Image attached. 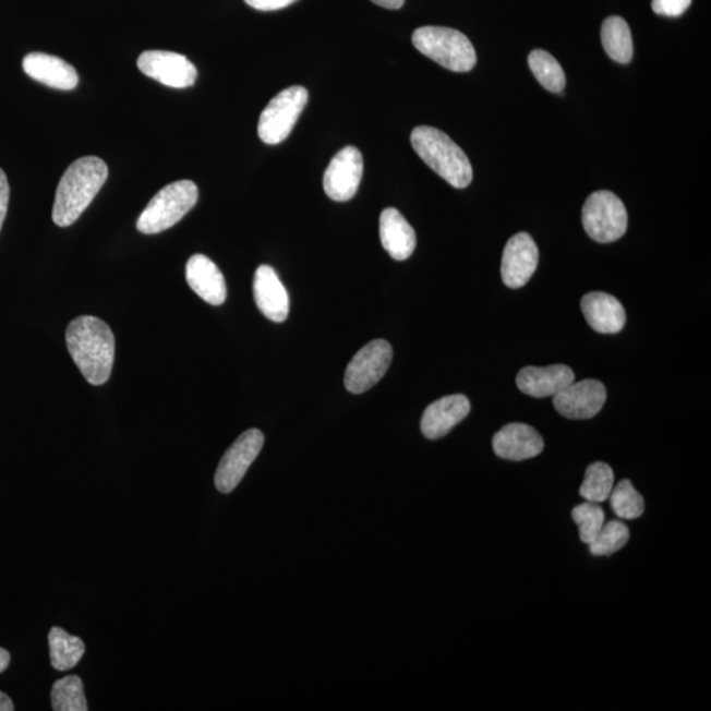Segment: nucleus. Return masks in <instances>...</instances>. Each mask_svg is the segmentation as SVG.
Segmentation results:
<instances>
[{
  "instance_id": "f257e3e1",
  "label": "nucleus",
  "mask_w": 711,
  "mask_h": 711,
  "mask_svg": "<svg viewBox=\"0 0 711 711\" xmlns=\"http://www.w3.org/2000/svg\"><path fill=\"white\" fill-rule=\"evenodd\" d=\"M67 347L88 384L100 386L109 381L116 338L104 321L91 315L74 320L67 329Z\"/></svg>"
},
{
  "instance_id": "f03ea898",
  "label": "nucleus",
  "mask_w": 711,
  "mask_h": 711,
  "mask_svg": "<svg viewBox=\"0 0 711 711\" xmlns=\"http://www.w3.org/2000/svg\"><path fill=\"white\" fill-rule=\"evenodd\" d=\"M107 177L109 168L99 157H82L70 165L57 188L52 213L55 225L69 227L75 224L104 188Z\"/></svg>"
},
{
  "instance_id": "7ed1b4c3",
  "label": "nucleus",
  "mask_w": 711,
  "mask_h": 711,
  "mask_svg": "<svg viewBox=\"0 0 711 711\" xmlns=\"http://www.w3.org/2000/svg\"><path fill=\"white\" fill-rule=\"evenodd\" d=\"M417 155L455 189H466L473 180L472 164L453 138L434 126L421 125L411 132Z\"/></svg>"
},
{
  "instance_id": "20e7f679",
  "label": "nucleus",
  "mask_w": 711,
  "mask_h": 711,
  "mask_svg": "<svg viewBox=\"0 0 711 711\" xmlns=\"http://www.w3.org/2000/svg\"><path fill=\"white\" fill-rule=\"evenodd\" d=\"M412 44L419 52L450 72H469L478 62L472 43L465 34L453 28L434 25L418 28L412 34Z\"/></svg>"
},
{
  "instance_id": "39448f33",
  "label": "nucleus",
  "mask_w": 711,
  "mask_h": 711,
  "mask_svg": "<svg viewBox=\"0 0 711 711\" xmlns=\"http://www.w3.org/2000/svg\"><path fill=\"white\" fill-rule=\"evenodd\" d=\"M198 188L193 181L170 183L158 192L137 219V230L156 234L178 224L198 202Z\"/></svg>"
},
{
  "instance_id": "423d86ee",
  "label": "nucleus",
  "mask_w": 711,
  "mask_h": 711,
  "mask_svg": "<svg viewBox=\"0 0 711 711\" xmlns=\"http://www.w3.org/2000/svg\"><path fill=\"white\" fill-rule=\"evenodd\" d=\"M308 100L309 93L302 86H291L277 94L260 117L258 137L269 145L285 142L293 131Z\"/></svg>"
},
{
  "instance_id": "0eeeda50",
  "label": "nucleus",
  "mask_w": 711,
  "mask_h": 711,
  "mask_svg": "<svg viewBox=\"0 0 711 711\" xmlns=\"http://www.w3.org/2000/svg\"><path fill=\"white\" fill-rule=\"evenodd\" d=\"M628 217L624 202L606 190L589 195L582 208V225L596 243L617 241L627 231Z\"/></svg>"
},
{
  "instance_id": "6e6552de",
  "label": "nucleus",
  "mask_w": 711,
  "mask_h": 711,
  "mask_svg": "<svg viewBox=\"0 0 711 711\" xmlns=\"http://www.w3.org/2000/svg\"><path fill=\"white\" fill-rule=\"evenodd\" d=\"M393 360V348L386 340L378 339L367 342L353 356L348 364L345 385L349 393L361 395L379 383L389 371Z\"/></svg>"
},
{
  "instance_id": "1a4fd4ad",
  "label": "nucleus",
  "mask_w": 711,
  "mask_h": 711,
  "mask_svg": "<svg viewBox=\"0 0 711 711\" xmlns=\"http://www.w3.org/2000/svg\"><path fill=\"white\" fill-rule=\"evenodd\" d=\"M262 431L252 429L241 434L219 462L215 473V486L224 494L234 491L244 479L248 469L257 459L264 447Z\"/></svg>"
},
{
  "instance_id": "9d476101",
  "label": "nucleus",
  "mask_w": 711,
  "mask_h": 711,
  "mask_svg": "<svg viewBox=\"0 0 711 711\" xmlns=\"http://www.w3.org/2000/svg\"><path fill=\"white\" fill-rule=\"evenodd\" d=\"M364 158L356 147H346L335 155L323 176V189L328 198L347 202L358 193L363 178Z\"/></svg>"
},
{
  "instance_id": "9b49d317",
  "label": "nucleus",
  "mask_w": 711,
  "mask_h": 711,
  "mask_svg": "<svg viewBox=\"0 0 711 711\" xmlns=\"http://www.w3.org/2000/svg\"><path fill=\"white\" fill-rule=\"evenodd\" d=\"M137 67L147 77L173 88L193 86L198 77V70L185 56L167 50H147L138 57Z\"/></svg>"
},
{
  "instance_id": "f8f14e48",
  "label": "nucleus",
  "mask_w": 711,
  "mask_h": 711,
  "mask_svg": "<svg viewBox=\"0 0 711 711\" xmlns=\"http://www.w3.org/2000/svg\"><path fill=\"white\" fill-rule=\"evenodd\" d=\"M606 389L600 381L583 379L573 383L554 396V406L558 414L583 421L599 414L606 402Z\"/></svg>"
},
{
  "instance_id": "ddd939ff",
  "label": "nucleus",
  "mask_w": 711,
  "mask_h": 711,
  "mask_svg": "<svg viewBox=\"0 0 711 711\" xmlns=\"http://www.w3.org/2000/svg\"><path fill=\"white\" fill-rule=\"evenodd\" d=\"M539 264V250L531 234L520 232L507 241L503 256L504 284L507 288H523L535 273Z\"/></svg>"
},
{
  "instance_id": "4468645a",
  "label": "nucleus",
  "mask_w": 711,
  "mask_h": 711,
  "mask_svg": "<svg viewBox=\"0 0 711 711\" xmlns=\"http://www.w3.org/2000/svg\"><path fill=\"white\" fill-rule=\"evenodd\" d=\"M493 449L501 459L523 461L541 455L544 441L531 425L510 423L494 435Z\"/></svg>"
},
{
  "instance_id": "2eb2a0df",
  "label": "nucleus",
  "mask_w": 711,
  "mask_h": 711,
  "mask_svg": "<svg viewBox=\"0 0 711 711\" xmlns=\"http://www.w3.org/2000/svg\"><path fill=\"white\" fill-rule=\"evenodd\" d=\"M253 296L262 313L275 323H282L289 316V296L281 279L269 265L258 266L253 279Z\"/></svg>"
},
{
  "instance_id": "dca6fc26",
  "label": "nucleus",
  "mask_w": 711,
  "mask_h": 711,
  "mask_svg": "<svg viewBox=\"0 0 711 711\" xmlns=\"http://www.w3.org/2000/svg\"><path fill=\"white\" fill-rule=\"evenodd\" d=\"M471 412V402L466 396L454 395L437 399L425 409L421 429L427 439L436 441L446 436L456 424L465 421Z\"/></svg>"
},
{
  "instance_id": "f3484780",
  "label": "nucleus",
  "mask_w": 711,
  "mask_h": 711,
  "mask_svg": "<svg viewBox=\"0 0 711 711\" xmlns=\"http://www.w3.org/2000/svg\"><path fill=\"white\" fill-rule=\"evenodd\" d=\"M575 383V373L567 365L526 366L518 373L517 386L533 398L554 397Z\"/></svg>"
},
{
  "instance_id": "a211bd4d",
  "label": "nucleus",
  "mask_w": 711,
  "mask_h": 711,
  "mask_svg": "<svg viewBox=\"0 0 711 711\" xmlns=\"http://www.w3.org/2000/svg\"><path fill=\"white\" fill-rule=\"evenodd\" d=\"M186 279L194 293L213 306L227 300V285L217 264L205 255H194L186 264Z\"/></svg>"
},
{
  "instance_id": "6ab92c4d",
  "label": "nucleus",
  "mask_w": 711,
  "mask_h": 711,
  "mask_svg": "<svg viewBox=\"0 0 711 711\" xmlns=\"http://www.w3.org/2000/svg\"><path fill=\"white\" fill-rule=\"evenodd\" d=\"M23 69L32 80L57 91H73L79 85V74L69 62L47 53L24 57Z\"/></svg>"
},
{
  "instance_id": "aec40b11",
  "label": "nucleus",
  "mask_w": 711,
  "mask_h": 711,
  "mask_svg": "<svg viewBox=\"0 0 711 711\" xmlns=\"http://www.w3.org/2000/svg\"><path fill=\"white\" fill-rule=\"evenodd\" d=\"M581 310L588 325L600 334H618L626 325V311L617 298L593 291L583 296Z\"/></svg>"
},
{
  "instance_id": "412c9836",
  "label": "nucleus",
  "mask_w": 711,
  "mask_h": 711,
  "mask_svg": "<svg viewBox=\"0 0 711 711\" xmlns=\"http://www.w3.org/2000/svg\"><path fill=\"white\" fill-rule=\"evenodd\" d=\"M379 238L384 250L397 262H405L415 251L417 234L397 208H385L379 217Z\"/></svg>"
},
{
  "instance_id": "4be33fe9",
  "label": "nucleus",
  "mask_w": 711,
  "mask_h": 711,
  "mask_svg": "<svg viewBox=\"0 0 711 711\" xmlns=\"http://www.w3.org/2000/svg\"><path fill=\"white\" fill-rule=\"evenodd\" d=\"M50 664L56 671L65 672L74 668L84 658V640L67 632L61 627H53L48 635Z\"/></svg>"
},
{
  "instance_id": "5701e85b",
  "label": "nucleus",
  "mask_w": 711,
  "mask_h": 711,
  "mask_svg": "<svg viewBox=\"0 0 711 711\" xmlns=\"http://www.w3.org/2000/svg\"><path fill=\"white\" fill-rule=\"evenodd\" d=\"M601 40L607 56L615 62L628 63L632 60V36L625 19L607 17L602 24Z\"/></svg>"
},
{
  "instance_id": "b1692460",
  "label": "nucleus",
  "mask_w": 711,
  "mask_h": 711,
  "mask_svg": "<svg viewBox=\"0 0 711 711\" xmlns=\"http://www.w3.org/2000/svg\"><path fill=\"white\" fill-rule=\"evenodd\" d=\"M529 65L533 75L545 91L563 94L565 84L564 70L554 56L545 50H532L529 56Z\"/></svg>"
},
{
  "instance_id": "393cba45",
  "label": "nucleus",
  "mask_w": 711,
  "mask_h": 711,
  "mask_svg": "<svg viewBox=\"0 0 711 711\" xmlns=\"http://www.w3.org/2000/svg\"><path fill=\"white\" fill-rule=\"evenodd\" d=\"M614 487V472L606 462L590 465L580 487L581 497L589 503L601 504L608 499Z\"/></svg>"
},
{
  "instance_id": "a878e982",
  "label": "nucleus",
  "mask_w": 711,
  "mask_h": 711,
  "mask_svg": "<svg viewBox=\"0 0 711 711\" xmlns=\"http://www.w3.org/2000/svg\"><path fill=\"white\" fill-rule=\"evenodd\" d=\"M52 709L55 711H87L84 682L80 676H67L57 680L52 688Z\"/></svg>"
},
{
  "instance_id": "bb28decb",
  "label": "nucleus",
  "mask_w": 711,
  "mask_h": 711,
  "mask_svg": "<svg viewBox=\"0 0 711 711\" xmlns=\"http://www.w3.org/2000/svg\"><path fill=\"white\" fill-rule=\"evenodd\" d=\"M608 498H611L615 516L622 519H637L643 516L644 499L630 480H622L617 486L613 487Z\"/></svg>"
},
{
  "instance_id": "cd10ccee",
  "label": "nucleus",
  "mask_w": 711,
  "mask_h": 711,
  "mask_svg": "<svg viewBox=\"0 0 711 711\" xmlns=\"http://www.w3.org/2000/svg\"><path fill=\"white\" fill-rule=\"evenodd\" d=\"M628 539H630L628 527L620 520H612L602 526L599 535L589 544L590 554L593 556L613 555L625 547Z\"/></svg>"
},
{
  "instance_id": "c85d7f7f",
  "label": "nucleus",
  "mask_w": 711,
  "mask_h": 711,
  "mask_svg": "<svg viewBox=\"0 0 711 711\" xmlns=\"http://www.w3.org/2000/svg\"><path fill=\"white\" fill-rule=\"evenodd\" d=\"M575 523L579 526L580 539L583 543L590 544L605 525V513L602 507L594 503H583L573 510Z\"/></svg>"
},
{
  "instance_id": "c756f323",
  "label": "nucleus",
  "mask_w": 711,
  "mask_h": 711,
  "mask_svg": "<svg viewBox=\"0 0 711 711\" xmlns=\"http://www.w3.org/2000/svg\"><path fill=\"white\" fill-rule=\"evenodd\" d=\"M691 0H652V11L658 15L677 17L689 9Z\"/></svg>"
},
{
  "instance_id": "7c9ffc66",
  "label": "nucleus",
  "mask_w": 711,
  "mask_h": 711,
  "mask_svg": "<svg viewBox=\"0 0 711 711\" xmlns=\"http://www.w3.org/2000/svg\"><path fill=\"white\" fill-rule=\"evenodd\" d=\"M298 0H245L248 5L258 11H277L289 8Z\"/></svg>"
},
{
  "instance_id": "2f4dec72",
  "label": "nucleus",
  "mask_w": 711,
  "mask_h": 711,
  "mask_svg": "<svg viewBox=\"0 0 711 711\" xmlns=\"http://www.w3.org/2000/svg\"><path fill=\"white\" fill-rule=\"evenodd\" d=\"M9 201H10V185H9L8 176H5L4 171L0 169V230H2L5 215H8Z\"/></svg>"
},
{
  "instance_id": "473e14b6",
  "label": "nucleus",
  "mask_w": 711,
  "mask_h": 711,
  "mask_svg": "<svg viewBox=\"0 0 711 711\" xmlns=\"http://www.w3.org/2000/svg\"><path fill=\"white\" fill-rule=\"evenodd\" d=\"M372 2L387 10H399L402 8L405 0H372Z\"/></svg>"
},
{
  "instance_id": "72a5a7b5",
  "label": "nucleus",
  "mask_w": 711,
  "mask_h": 711,
  "mask_svg": "<svg viewBox=\"0 0 711 711\" xmlns=\"http://www.w3.org/2000/svg\"><path fill=\"white\" fill-rule=\"evenodd\" d=\"M15 704L12 702L11 698L0 691V711H14Z\"/></svg>"
},
{
  "instance_id": "f704fd0d",
  "label": "nucleus",
  "mask_w": 711,
  "mask_h": 711,
  "mask_svg": "<svg viewBox=\"0 0 711 711\" xmlns=\"http://www.w3.org/2000/svg\"><path fill=\"white\" fill-rule=\"evenodd\" d=\"M11 662L10 652L0 647V673L9 668Z\"/></svg>"
}]
</instances>
